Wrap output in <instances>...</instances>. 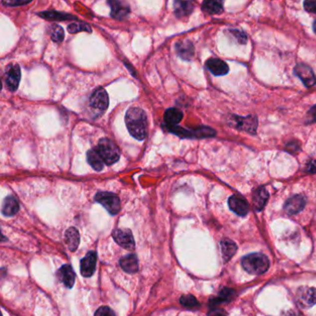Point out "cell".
Returning a JSON list of instances; mask_svg holds the SVG:
<instances>
[{"label":"cell","mask_w":316,"mask_h":316,"mask_svg":"<svg viewBox=\"0 0 316 316\" xmlns=\"http://www.w3.org/2000/svg\"><path fill=\"white\" fill-rule=\"evenodd\" d=\"M125 124L131 136L138 140H144L148 134V117L139 107L130 108L125 114Z\"/></svg>","instance_id":"obj_1"},{"label":"cell","mask_w":316,"mask_h":316,"mask_svg":"<svg viewBox=\"0 0 316 316\" xmlns=\"http://www.w3.org/2000/svg\"><path fill=\"white\" fill-rule=\"evenodd\" d=\"M242 267L250 275H262L269 269L270 262L262 253H251L246 255L241 261Z\"/></svg>","instance_id":"obj_2"},{"label":"cell","mask_w":316,"mask_h":316,"mask_svg":"<svg viewBox=\"0 0 316 316\" xmlns=\"http://www.w3.org/2000/svg\"><path fill=\"white\" fill-rule=\"evenodd\" d=\"M170 132L176 135L178 137L182 139H205V138H211L216 135V132L207 126H201L194 130H186L182 127H179L177 125L175 126H169L166 127Z\"/></svg>","instance_id":"obj_3"},{"label":"cell","mask_w":316,"mask_h":316,"mask_svg":"<svg viewBox=\"0 0 316 316\" xmlns=\"http://www.w3.org/2000/svg\"><path fill=\"white\" fill-rule=\"evenodd\" d=\"M99 151L101 157L104 159L105 164L112 165L117 162L120 158V151L115 143L108 139H102L99 140Z\"/></svg>","instance_id":"obj_4"},{"label":"cell","mask_w":316,"mask_h":316,"mask_svg":"<svg viewBox=\"0 0 316 316\" xmlns=\"http://www.w3.org/2000/svg\"><path fill=\"white\" fill-rule=\"evenodd\" d=\"M95 200L102 205L112 215H116L121 210L120 198L113 193L99 192L95 196Z\"/></svg>","instance_id":"obj_5"},{"label":"cell","mask_w":316,"mask_h":316,"mask_svg":"<svg viewBox=\"0 0 316 316\" xmlns=\"http://www.w3.org/2000/svg\"><path fill=\"white\" fill-rule=\"evenodd\" d=\"M230 125L238 130L254 135L257 130L258 119L255 115H249L247 117L232 115L230 119Z\"/></svg>","instance_id":"obj_6"},{"label":"cell","mask_w":316,"mask_h":316,"mask_svg":"<svg viewBox=\"0 0 316 316\" xmlns=\"http://www.w3.org/2000/svg\"><path fill=\"white\" fill-rule=\"evenodd\" d=\"M296 303L299 307L308 309L316 303V290L314 288L303 287L296 293Z\"/></svg>","instance_id":"obj_7"},{"label":"cell","mask_w":316,"mask_h":316,"mask_svg":"<svg viewBox=\"0 0 316 316\" xmlns=\"http://www.w3.org/2000/svg\"><path fill=\"white\" fill-rule=\"evenodd\" d=\"M109 102L110 101H109L108 93L104 88L99 87L93 92L92 96L89 100V105L93 110L102 113L108 109Z\"/></svg>","instance_id":"obj_8"},{"label":"cell","mask_w":316,"mask_h":316,"mask_svg":"<svg viewBox=\"0 0 316 316\" xmlns=\"http://www.w3.org/2000/svg\"><path fill=\"white\" fill-rule=\"evenodd\" d=\"M111 7V15L113 19L123 20L130 13V7L124 0H108Z\"/></svg>","instance_id":"obj_9"},{"label":"cell","mask_w":316,"mask_h":316,"mask_svg":"<svg viewBox=\"0 0 316 316\" xmlns=\"http://www.w3.org/2000/svg\"><path fill=\"white\" fill-rule=\"evenodd\" d=\"M113 239L116 243L125 250H132L135 249V239L132 232L129 229H116L112 234Z\"/></svg>","instance_id":"obj_10"},{"label":"cell","mask_w":316,"mask_h":316,"mask_svg":"<svg viewBox=\"0 0 316 316\" xmlns=\"http://www.w3.org/2000/svg\"><path fill=\"white\" fill-rule=\"evenodd\" d=\"M294 73L303 81L306 87H312L316 84V77L312 68L305 63H299L294 68Z\"/></svg>","instance_id":"obj_11"},{"label":"cell","mask_w":316,"mask_h":316,"mask_svg":"<svg viewBox=\"0 0 316 316\" xmlns=\"http://www.w3.org/2000/svg\"><path fill=\"white\" fill-rule=\"evenodd\" d=\"M96 264H97V253L95 251L87 252L86 257L82 259L80 271L81 275L84 277H92L93 274L96 270Z\"/></svg>","instance_id":"obj_12"},{"label":"cell","mask_w":316,"mask_h":316,"mask_svg":"<svg viewBox=\"0 0 316 316\" xmlns=\"http://www.w3.org/2000/svg\"><path fill=\"white\" fill-rule=\"evenodd\" d=\"M20 68L18 64L8 67L6 73V86L8 90L14 92L20 85Z\"/></svg>","instance_id":"obj_13"},{"label":"cell","mask_w":316,"mask_h":316,"mask_svg":"<svg viewBox=\"0 0 316 316\" xmlns=\"http://www.w3.org/2000/svg\"><path fill=\"white\" fill-rule=\"evenodd\" d=\"M305 204H306L305 198L302 195H296L292 198H289L286 201L284 209L288 214L293 215V214H297L298 212L303 211V208L305 207Z\"/></svg>","instance_id":"obj_14"},{"label":"cell","mask_w":316,"mask_h":316,"mask_svg":"<svg viewBox=\"0 0 316 316\" xmlns=\"http://www.w3.org/2000/svg\"><path fill=\"white\" fill-rule=\"evenodd\" d=\"M228 205L232 211L239 216H245L249 212V204L247 200L239 196H231L228 199Z\"/></svg>","instance_id":"obj_15"},{"label":"cell","mask_w":316,"mask_h":316,"mask_svg":"<svg viewBox=\"0 0 316 316\" xmlns=\"http://www.w3.org/2000/svg\"><path fill=\"white\" fill-rule=\"evenodd\" d=\"M195 4L193 0H174L173 10L178 18L189 16L193 12Z\"/></svg>","instance_id":"obj_16"},{"label":"cell","mask_w":316,"mask_h":316,"mask_svg":"<svg viewBox=\"0 0 316 316\" xmlns=\"http://www.w3.org/2000/svg\"><path fill=\"white\" fill-rule=\"evenodd\" d=\"M206 67L212 74L216 76H223L229 72L228 65L222 59L211 58L206 61Z\"/></svg>","instance_id":"obj_17"},{"label":"cell","mask_w":316,"mask_h":316,"mask_svg":"<svg viewBox=\"0 0 316 316\" xmlns=\"http://www.w3.org/2000/svg\"><path fill=\"white\" fill-rule=\"evenodd\" d=\"M175 49L178 56L184 60H190L194 56L195 48L189 40H181L176 43Z\"/></svg>","instance_id":"obj_18"},{"label":"cell","mask_w":316,"mask_h":316,"mask_svg":"<svg viewBox=\"0 0 316 316\" xmlns=\"http://www.w3.org/2000/svg\"><path fill=\"white\" fill-rule=\"evenodd\" d=\"M59 279L62 283L65 285V287L72 289L75 282V273L73 272V267L69 264H65L60 267L58 272Z\"/></svg>","instance_id":"obj_19"},{"label":"cell","mask_w":316,"mask_h":316,"mask_svg":"<svg viewBox=\"0 0 316 316\" xmlns=\"http://www.w3.org/2000/svg\"><path fill=\"white\" fill-rule=\"evenodd\" d=\"M120 265L122 269L128 274H134L139 271V260L136 254L124 256L120 260Z\"/></svg>","instance_id":"obj_20"},{"label":"cell","mask_w":316,"mask_h":316,"mask_svg":"<svg viewBox=\"0 0 316 316\" xmlns=\"http://www.w3.org/2000/svg\"><path fill=\"white\" fill-rule=\"evenodd\" d=\"M87 161L95 171H102L105 161L101 157L98 149H93L87 152Z\"/></svg>","instance_id":"obj_21"},{"label":"cell","mask_w":316,"mask_h":316,"mask_svg":"<svg viewBox=\"0 0 316 316\" xmlns=\"http://www.w3.org/2000/svg\"><path fill=\"white\" fill-rule=\"evenodd\" d=\"M65 243L68 249L71 251L77 250L80 244V235L78 230L75 227H70L65 232Z\"/></svg>","instance_id":"obj_22"},{"label":"cell","mask_w":316,"mask_h":316,"mask_svg":"<svg viewBox=\"0 0 316 316\" xmlns=\"http://www.w3.org/2000/svg\"><path fill=\"white\" fill-rule=\"evenodd\" d=\"M202 10L210 15L221 14L224 10V0H204Z\"/></svg>","instance_id":"obj_23"},{"label":"cell","mask_w":316,"mask_h":316,"mask_svg":"<svg viewBox=\"0 0 316 316\" xmlns=\"http://www.w3.org/2000/svg\"><path fill=\"white\" fill-rule=\"evenodd\" d=\"M183 119V112L176 108L168 109L164 113V123L166 127L177 125Z\"/></svg>","instance_id":"obj_24"},{"label":"cell","mask_w":316,"mask_h":316,"mask_svg":"<svg viewBox=\"0 0 316 316\" xmlns=\"http://www.w3.org/2000/svg\"><path fill=\"white\" fill-rule=\"evenodd\" d=\"M20 210V205L17 200V198L12 196H9L5 198L3 206H2V212L6 216H13Z\"/></svg>","instance_id":"obj_25"},{"label":"cell","mask_w":316,"mask_h":316,"mask_svg":"<svg viewBox=\"0 0 316 316\" xmlns=\"http://www.w3.org/2000/svg\"><path fill=\"white\" fill-rule=\"evenodd\" d=\"M268 198H269V194L264 187H261L254 192L253 205L255 210L258 211H262L266 204Z\"/></svg>","instance_id":"obj_26"},{"label":"cell","mask_w":316,"mask_h":316,"mask_svg":"<svg viewBox=\"0 0 316 316\" xmlns=\"http://www.w3.org/2000/svg\"><path fill=\"white\" fill-rule=\"evenodd\" d=\"M221 250L224 261L227 262L236 254L237 250V244L231 239L225 238L221 241Z\"/></svg>","instance_id":"obj_27"},{"label":"cell","mask_w":316,"mask_h":316,"mask_svg":"<svg viewBox=\"0 0 316 316\" xmlns=\"http://www.w3.org/2000/svg\"><path fill=\"white\" fill-rule=\"evenodd\" d=\"M38 16L43 19L48 20H55V21H60V20H75L76 18L73 17V15L70 14L59 12V11H43L39 12Z\"/></svg>","instance_id":"obj_28"},{"label":"cell","mask_w":316,"mask_h":316,"mask_svg":"<svg viewBox=\"0 0 316 316\" xmlns=\"http://www.w3.org/2000/svg\"><path fill=\"white\" fill-rule=\"evenodd\" d=\"M235 294V291L230 289H224L220 292V295L216 299L211 301V306H215L219 303H224V302H227L229 301L232 297L234 296Z\"/></svg>","instance_id":"obj_29"},{"label":"cell","mask_w":316,"mask_h":316,"mask_svg":"<svg viewBox=\"0 0 316 316\" xmlns=\"http://www.w3.org/2000/svg\"><path fill=\"white\" fill-rule=\"evenodd\" d=\"M68 31L71 33H79V32H88L91 33L92 29L85 22H73L68 25Z\"/></svg>","instance_id":"obj_30"},{"label":"cell","mask_w":316,"mask_h":316,"mask_svg":"<svg viewBox=\"0 0 316 316\" xmlns=\"http://www.w3.org/2000/svg\"><path fill=\"white\" fill-rule=\"evenodd\" d=\"M50 36L54 42L59 43L64 39V31L58 24H54L50 29Z\"/></svg>","instance_id":"obj_31"},{"label":"cell","mask_w":316,"mask_h":316,"mask_svg":"<svg viewBox=\"0 0 316 316\" xmlns=\"http://www.w3.org/2000/svg\"><path fill=\"white\" fill-rule=\"evenodd\" d=\"M180 303L187 308H194V307H197L199 305L197 299L192 295H185V296L182 297L180 299Z\"/></svg>","instance_id":"obj_32"},{"label":"cell","mask_w":316,"mask_h":316,"mask_svg":"<svg viewBox=\"0 0 316 316\" xmlns=\"http://www.w3.org/2000/svg\"><path fill=\"white\" fill-rule=\"evenodd\" d=\"M229 33L237 41V43L239 44H246L248 41L247 34L244 33L243 31H239V30H229Z\"/></svg>","instance_id":"obj_33"},{"label":"cell","mask_w":316,"mask_h":316,"mask_svg":"<svg viewBox=\"0 0 316 316\" xmlns=\"http://www.w3.org/2000/svg\"><path fill=\"white\" fill-rule=\"evenodd\" d=\"M32 0H2L3 5L8 7H18L29 4Z\"/></svg>","instance_id":"obj_34"},{"label":"cell","mask_w":316,"mask_h":316,"mask_svg":"<svg viewBox=\"0 0 316 316\" xmlns=\"http://www.w3.org/2000/svg\"><path fill=\"white\" fill-rule=\"evenodd\" d=\"M304 8L310 13L316 14V0H305Z\"/></svg>","instance_id":"obj_35"},{"label":"cell","mask_w":316,"mask_h":316,"mask_svg":"<svg viewBox=\"0 0 316 316\" xmlns=\"http://www.w3.org/2000/svg\"><path fill=\"white\" fill-rule=\"evenodd\" d=\"M95 316H115V313L111 308L107 306H102L95 313Z\"/></svg>","instance_id":"obj_36"},{"label":"cell","mask_w":316,"mask_h":316,"mask_svg":"<svg viewBox=\"0 0 316 316\" xmlns=\"http://www.w3.org/2000/svg\"><path fill=\"white\" fill-rule=\"evenodd\" d=\"M307 122L308 123H315L316 122V105L313 106L307 113Z\"/></svg>","instance_id":"obj_37"},{"label":"cell","mask_w":316,"mask_h":316,"mask_svg":"<svg viewBox=\"0 0 316 316\" xmlns=\"http://www.w3.org/2000/svg\"><path fill=\"white\" fill-rule=\"evenodd\" d=\"M287 148H288V150H289L290 152H296L300 150V146L298 145V144H295L294 142H292V143H290V144H288Z\"/></svg>","instance_id":"obj_38"},{"label":"cell","mask_w":316,"mask_h":316,"mask_svg":"<svg viewBox=\"0 0 316 316\" xmlns=\"http://www.w3.org/2000/svg\"><path fill=\"white\" fill-rule=\"evenodd\" d=\"M309 171L310 172H313V173L316 172V160L313 161V162L310 164Z\"/></svg>","instance_id":"obj_39"},{"label":"cell","mask_w":316,"mask_h":316,"mask_svg":"<svg viewBox=\"0 0 316 316\" xmlns=\"http://www.w3.org/2000/svg\"><path fill=\"white\" fill-rule=\"evenodd\" d=\"M314 31H315V33L316 34V20H315V22H314Z\"/></svg>","instance_id":"obj_40"}]
</instances>
